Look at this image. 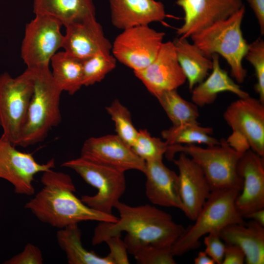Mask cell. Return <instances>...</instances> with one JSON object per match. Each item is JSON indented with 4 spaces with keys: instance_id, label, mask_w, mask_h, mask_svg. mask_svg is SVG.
I'll use <instances>...</instances> for the list:
<instances>
[{
    "instance_id": "23",
    "label": "cell",
    "mask_w": 264,
    "mask_h": 264,
    "mask_svg": "<svg viewBox=\"0 0 264 264\" xmlns=\"http://www.w3.org/2000/svg\"><path fill=\"white\" fill-rule=\"evenodd\" d=\"M35 15L54 18L66 25L96 18L93 0H33Z\"/></svg>"
},
{
    "instance_id": "22",
    "label": "cell",
    "mask_w": 264,
    "mask_h": 264,
    "mask_svg": "<svg viewBox=\"0 0 264 264\" xmlns=\"http://www.w3.org/2000/svg\"><path fill=\"white\" fill-rule=\"evenodd\" d=\"M211 58L213 63L212 72L191 90L193 103L199 107L211 104L215 101L219 93L225 91L232 92L240 98L249 96V94L242 90L227 72L221 68L219 54H213Z\"/></svg>"
},
{
    "instance_id": "24",
    "label": "cell",
    "mask_w": 264,
    "mask_h": 264,
    "mask_svg": "<svg viewBox=\"0 0 264 264\" xmlns=\"http://www.w3.org/2000/svg\"><path fill=\"white\" fill-rule=\"evenodd\" d=\"M187 38L178 37L173 41L178 62L192 90L203 81L212 70V60L205 56L195 44L189 43Z\"/></svg>"
},
{
    "instance_id": "30",
    "label": "cell",
    "mask_w": 264,
    "mask_h": 264,
    "mask_svg": "<svg viewBox=\"0 0 264 264\" xmlns=\"http://www.w3.org/2000/svg\"><path fill=\"white\" fill-rule=\"evenodd\" d=\"M115 125L116 135L131 147L138 133L132 122L129 110L118 99L106 108Z\"/></svg>"
},
{
    "instance_id": "5",
    "label": "cell",
    "mask_w": 264,
    "mask_h": 264,
    "mask_svg": "<svg viewBox=\"0 0 264 264\" xmlns=\"http://www.w3.org/2000/svg\"><path fill=\"white\" fill-rule=\"evenodd\" d=\"M32 72L33 92L17 144L22 147L43 141L61 121L60 101L63 91L55 83L51 71Z\"/></svg>"
},
{
    "instance_id": "37",
    "label": "cell",
    "mask_w": 264,
    "mask_h": 264,
    "mask_svg": "<svg viewBox=\"0 0 264 264\" xmlns=\"http://www.w3.org/2000/svg\"><path fill=\"white\" fill-rule=\"evenodd\" d=\"M244 261V253L240 247L233 244H226L222 264H242Z\"/></svg>"
},
{
    "instance_id": "31",
    "label": "cell",
    "mask_w": 264,
    "mask_h": 264,
    "mask_svg": "<svg viewBox=\"0 0 264 264\" xmlns=\"http://www.w3.org/2000/svg\"><path fill=\"white\" fill-rule=\"evenodd\" d=\"M169 145L165 141L151 136L147 130L143 129L138 131L131 147L137 156L146 162L162 160Z\"/></svg>"
},
{
    "instance_id": "18",
    "label": "cell",
    "mask_w": 264,
    "mask_h": 264,
    "mask_svg": "<svg viewBox=\"0 0 264 264\" xmlns=\"http://www.w3.org/2000/svg\"><path fill=\"white\" fill-rule=\"evenodd\" d=\"M62 47L81 60L101 52H110L112 44L106 38L96 18L70 23L66 26Z\"/></svg>"
},
{
    "instance_id": "25",
    "label": "cell",
    "mask_w": 264,
    "mask_h": 264,
    "mask_svg": "<svg viewBox=\"0 0 264 264\" xmlns=\"http://www.w3.org/2000/svg\"><path fill=\"white\" fill-rule=\"evenodd\" d=\"M81 236L77 223L60 229L57 232L58 245L65 252L69 264H113L109 255L101 257L86 249L82 245Z\"/></svg>"
},
{
    "instance_id": "6",
    "label": "cell",
    "mask_w": 264,
    "mask_h": 264,
    "mask_svg": "<svg viewBox=\"0 0 264 264\" xmlns=\"http://www.w3.org/2000/svg\"><path fill=\"white\" fill-rule=\"evenodd\" d=\"M176 153H183L200 168L211 191L225 188L241 190L242 180L237 172L238 162L243 154L232 147L227 140L222 139L220 144L206 148L194 144L170 145L166 155L173 159Z\"/></svg>"
},
{
    "instance_id": "9",
    "label": "cell",
    "mask_w": 264,
    "mask_h": 264,
    "mask_svg": "<svg viewBox=\"0 0 264 264\" xmlns=\"http://www.w3.org/2000/svg\"><path fill=\"white\" fill-rule=\"evenodd\" d=\"M223 118L232 129L227 142L237 151L250 149L264 156V104L250 96L232 102Z\"/></svg>"
},
{
    "instance_id": "14",
    "label": "cell",
    "mask_w": 264,
    "mask_h": 264,
    "mask_svg": "<svg viewBox=\"0 0 264 264\" xmlns=\"http://www.w3.org/2000/svg\"><path fill=\"white\" fill-rule=\"evenodd\" d=\"M80 156L124 172L136 170L144 173L145 169V161L116 134L87 139Z\"/></svg>"
},
{
    "instance_id": "1",
    "label": "cell",
    "mask_w": 264,
    "mask_h": 264,
    "mask_svg": "<svg viewBox=\"0 0 264 264\" xmlns=\"http://www.w3.org/2000/svg\"><path fill=\"white\" fill-rule=\"evenodd\" d=\"M114 208L120 218L114 223L100 222L94 229L93 245L125 231L124 242L128 252L132 255L146 245L171 246L185 229L173 221L171 215L149 204L131 206L119 201Z\"/></svg>"
},
{
    "instance_id": "29",
    "label": "cell",
    "mask_w": 264,
    "mask_h": 264,
    "mask_svg": "<svg viewBox=\"0 0 264 264\" xmlns=\"http://www.w3.org/2000/svg\"><path fill=\"white\" fill-rule=\"evenodd\" d=\"M116 59L110 52H101L82 60L83 86L100 82L116 66Z\"/></svg>"
},
{
    "instance_id": "20",
    "label": "cell",
    "mask_w": 264,
    "mask_h": 264,
    "mask_svg": "<svg viewBox=\"0 0 264 264\" xmlns=\"http://www.w3.org/2000/svg\"><path fill=\"white\" fill-rule=\"evenodd\" d=\"M146 195L154 204L181 209L178 177L162 160L145 162Z\"/></svg>"
},
{
    "instance_id": "26",
    "label": "cell",
    "mask_w": 264,
    "mask_h": 264,
    "mask_svg": "<svg viewBox=\"0 0 264 264\" xmlns=\"http://www.w3.org/2000/svg\"><path fill=\"white\" fill-rule=\"evenodd\" d=\"M50 63L52 77L62 91L73 95L83 86L82 60L64 51L56 52Z\"/></svg>"
},
{
    "instance_id": "21",
    "label": "cell",
    "mask_w": 264,
    "mask_h": 264,
    "mask_svg": "<svg viewBox=\"0 0 264 264\" xmlns=\"http://www.w3.org/2000/svg\"><path fill=\"white\" fill-rule=\"evenodd\" d=\"M226 244L240 247L247 264H264V226L252 220L247 224L228 225L220 232Z\"/></svg>"
},
{
    "instance_id": "2",
    "label": "cell",
    "mask_w": 264,
    "mask_h": 264,
    "mask_svg": "<svg viewBox=\"0 0 264 264\" xmlns=\"http://www.w3.org/2000/svg\"><path fill=\"white\" fill-rule=\"evenodd\" d=\"M42 188L24 208L41 221L62 229L87 220L115 222L118 218L91 208L74 194L76 187L68 174L51 169L41 178Z\"/></svg>"
},
{
    "instance_id": "35",
    "label": "cell",
    "mask_w": 264,
    "mask_h": 264,
    "mask_svg": "<svg viewBox=\"0 0 264 264\" xmlns=\"http://www.w3.org/2000/svg\"><path fill=\"white\" fill-rule=\"evenodd\" d=\"M206 248L205 252L215 261V264H222L226 244L220 236V232L207 234L204 238Z\"/></svg>"
},
{
    "instance_id": "13",
    "label": "cell",
    "mask_w": 264,
    "mask_h": 264,
    "mask_svg": "<svg viewBox=\"0 0 264 264\" xmlns=\"http://www.w3.org/2000/svg\"><path fill=\"white\" fill-rule=\"evenodd\" d=\"M133 72L155 97L164 91L176 89L186 81L171 41L162 43L156 57L147 67Z\"/></svg>"
},
{
    "instance_id": "8",
    "label": "cell",
    "mask_w": 264,
    "mask_h": 264,
    "mask_svg": "<svg viewBox=\"0 0 264 264\" xmlns=\"http://www.w3.org/2000/svg\"><path fill=\"white\" fill-rule=\"evenodd\" d=\"M34 73L26 69L12 77L0 74V125L1 136L17 146L34 89Z\"/></svg>"
},
{
    "instance_id": "4",
    "label": "cell",
    "mask_w": 264,
    "mask_h": 264,
    "mask_svg": "<svg viewBox=\"0 0 264 264\" xmlns=\"http://www.w3.org/2000/svg\"><path fill=\"white\" fill-rule=\"evenodd\" d=\"M240 190L225 188L213 190L194 220L185 228L172 246L174 256H180L197 248L199 240L212 232H220L225 226L244 224L243 218L237 211L235 201Z\"/></svg>"
},
{
    "instance_id": "11",
    "label": "cell",
    "mask_w": 264,
    "mask_h": 264,
    "mask_svg": "<svg viewBox=\"0 0 264 264\" xmlns=\"http://www.w3.org/2000/svg\"><path fill=\"white\" fill-rule=\"evenodd\" d=\"M165 35L149 25L123 30L112 44V55L133 71L142 70L156 57Z\"/></svg>"
},
{
    "instance_id": "32",
    "label": "cell",
    "mask_w": 264,
    "mask_h": 264,
    "mask_svg": "<svg viewBox=\"0 0 264 264\" xmlns=\"http://www.w3.org/2000/svg\"><path fill=\"white\" fill-rule=\"evenodd\" d=\"M245 59L253 66L257 82L254 86L259 100L264 104V41L259 38L249 44Z\"/></svg>"
},
{
    "instance_id": "12",
    "label": "cell",
    "mask_w": 264,
    "mask_h": 264,
    "mask_svg": "<svg viewBox=\"0 0 264 264\" xmlns=\"http://www.w3.org/2000/svg\"><path fill=\"white\" fill-rule=\"evenodd\" d=\"M55 166L54 158L45 163H39L32 154L20 151L10 141L0 137V178L10 182L15 193L27 196L33 195L35 176L53 169Z\"/></svg>"
},
{
    "instance_id": "19",
    "label": "cell",
    "mask_w": 264,
    "mask_h": 264,
    "mask_svg": "<svg viewBox=\"0 0 264 264\" xmlns=\"http://www.w3.org/2000/svg\"><path fill=\"white\" fill-rule=\"evenodd\" d=\"M113 25L124 30L161 22L166 17L164 4L155 0H109Z\"/></svg>"
},
{
    "instance_id": "3",
    "label": "cell",
    "mask_w": 264,
    "mask_h": 264,
    "mask_svg": "<svg viewBox=\"0 0 264 264\" xmlns=\"http://www.w3.org/2000/svg\"><path fill=\"white\" fill-rule=\"evenodd\" d=\"M245 11L244 5L228 18L217 22L190 37L205 56L211 58L212 54H218L223 57L230 66L232 76L238 83H243L247 76L242 60L249 44L241 29Z\"/></svg>"
},
{
    "instance_id": "33",
    "label": "cell",
    "mask_w": 264,
    "mask_h": 264,
    "mask_svg": "<svg viewBox=\"0 0 264 264\" xmlns=\"http://www.w3.org/2000/svg\"><path fill=\"white\" fill-rule=\"evenodd\" d=\"M140 264H175L171 246L148 245L136 250L132 255Z\"/></svg>"
},
{
    "instance_id": "16",
    "label": "cell",
    "mask_w": 264,
    "mask_h": 264,
    "mask_svg": "<svg viewBox=\"0 0 264 264\" xmlns=\"http://www.w3.org/2000/svg\"><path fill=\"white\" fill-rule=\"evenodd\" d=\"M263 157L249 149L243 153L238 163L237 172L242 185L235 205L243 218L252 212L264 208Z\"/></svg>"
},
{
    "instance_id": "7",
    "label": "cell",
    "mask_w": 264,
    "mask_h": 264,
    "mask_svg": "<svg viewBox=\"0 0 264 264\" xmlns=\"http://www.w3.org/2000/svg\"><path fill=\"white\" fill-rule=\"evenodd\" d=\"M62 166L74 170L97 189L94 196H81L83 203L100 212L112 214V208L126 190L125 172L81 156L64 162Z\"/></svg>"
},
{
    "instance_id": "27",
    "label": "cell",
    "mask_w": 264,
    "mask_h": 264,
    "mask_svg": "<svg viewBox=\"0 0 264 264\" xmlns=\"http://www.w3.org/2000/svg\"><path fill=\"white\" fill-rule=\"evenodd\" d=\"M213 129L202 127L199 123H186L172 126L161 132L162 137L169 145L204 144L213 146L220 144L216 138L211 136Z\"/></svg>"
},
{
    "instance_id": "15",
    "label": "cell",
    "mask_w": 264,
    "mask_h": 264,
    "mask_svg": "<svg viewBox=\"0 0 264 264\" xmlns=\"http://www.w3.org/2000/svg\"><path fill=\"white\" fill-rule=\"evenodd\" d=\"M176 4L184 13V22L176 33L185 38L228 18L244 5L242 0H176Z\"/></svg>"
},
{
    "instance_id": "39",
    "label": "cell",
    "mask_w": 264,
    "mask_h": 264,
    "mask_svg": "<svg viewBox=\"0 0 264 264\" xmlns=\"http://www.w3.org/2000/svg\"><path fill=\"white\" fill-rule=\"evenodd\" d=\"M195 264H215V261L204 251H200L194 259Z\"/></svg>"
},
{
    "instance_id": "36",
    "label": "cell",
    "mask_w": 264,
    "mask_h": 264,
    "mask_svg": "<svg viewBox=\"0 0 264 264\" xmlns=\"http://www.w3.org/2000/svg\"><path fill=\"white\" fill-rule=\"evenodd\" d=\"M104 242L109 246L110 252L108 255L113 264H129L126 246L121 238V235L109 237Z\"/></svg>"
},
{
    "instance_id": "34",
    "label": "cell",
    "mask_w": 264,
    "mask_h": 264,
    "mask_svg": "<svg viewBox=\"0 0 264 264\" xmlns=\"http://www.w3.org/2000/svg\"><path fill=\"white\" fill-rule=\"evenodd\" d=\"M43 257L41 250L35 245L28 243L20 253L5 261V264H42Z\"/></svg>"
},
{
    "instance_id": "38",
    "label": "cell",
    "mask_w": 264,
    "mask_h": 264,
    "mask_svg": "<svg viewBox=\"0 0 264 264\" xmlns=\"http://www.w3.org/2000/svg\"><path fill=\"white\" fill-rule=\"evenodd\" d=\"M259 23L262 35L264 34V0H246Z\"/></svg>"
},
{
    "instance_id": "40",
    "label": "cell",
    "mask_w": 264,
    "mask_h": 264,
    "mask_svg": "<svg viewBox=\"0 0 264 264\" xmlns=\"http://www.w3.org/2000/svg\"><path fill=\"white\" fill-rule=\"evenodd\" d=\"M245 218L252 219L253 220L264 226V208L252 212Z\"/></svg>"
},
{
    "instance_id": "28",
    "label": "cell",
    "mask_w": 264,
    "mask_h": 264,
    "mask_svg": "<svg viewBox=\"0 0 264 264\" xmlns=\"http://www.w3.org/2000/svg\"><path fill=\"white\" fill-rule=\"evenodd\" d=\"M156 98L173 126L198 122L199 117L198 106L182 98L176 89L164 91Z\"/></svg>"
},
{
    "instance_id": "17",
    "label": "cell",
    "mask_w": 264,
    "mask_h": 264,
    "mask_svg": "<svg viewBox=\"0 0 264 264\" xmlns=\"http://www.w3.org/2000/svg\"><path fill=\"white\" fill-rule=\"evenodd\" d=\"M173 160L178 170L181 210L194 221L212 191L211 187L202 170L187 155L180 153Z\"/></svg>"
},
{
    "instance_id": "10",
    "label": "cell",
    "mask_w": 264,
    "mask_h": 264,
    "mask_svg": "<svg viewBox=\"0 0 264 264\" xmlns=\"http://www.w3.org/2000/svg\"><path fill=\"white\" fill-rule=\"evenodd\" d=\"M62 23L44 15H35L27 23L21 45V57L27 69L38 72L49 69L53 56L62 47Z\"/></svg>"
}]
</instances>
